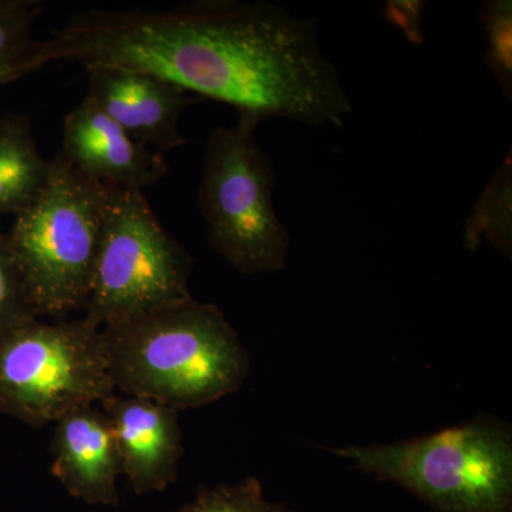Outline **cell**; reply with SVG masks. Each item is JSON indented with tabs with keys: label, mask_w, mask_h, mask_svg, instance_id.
<instances>
[{
	"label": "cell",
	"mask_w": 512,
	"mask_h": 512,
	"mask_svg": "<svg viewBox=\"0 0 512 512\" xmlns=\"http://www.w3.org/2000/svg\"><path fill=\"white\" fill-rule=\"evenodd\" d=\"M107 187L50 160L45 190L15 217L8 237L37 318L83 311L92 292L106 215Z\"/></svg>",
	"instance_id": "277c9868"
},
{
	"label": "cell",
	"mask_w": 512,
	"mask_h": 512,
	"mask_svg": "<svg viewBox=\"0 0 512 512\" xmlns=\"http://www.w3.org/2000/svg\"><path fill=\"white\" fill-rule=\"evenodd\" d=\"M116 393L198 409L244 386L251 357L214 303L188 298L101 329Z\"/></svg>",
	"instance_id": "7a4b0ae2"
},
{
	"label": "cell",
	"mask_w": 512,
	"mask_h": 512,
	"mask_svg": "<svg viewBox=\"0 0 512 512\" xmlns=\"http://www.w3.org/2000/svg\"><path fill=\"white\" fill-rule=\"evenodd\" d=\"M480 22L487 35L485 66L491 70L504 96L512 99V2L490 0L480 12Z\"/></svg>",
	"instance_id": "2e32d148"
},
{
	"label": "cell",
	"mask_w": 512,
	"mask_h": 512,
	"mask_svg": "<svg viewBox=\"0 0 512 512\" xmlns=\"http://www.w3.org/2000/svg\"><path fill=\"white\" fill-rule=\"evenodd\" d=\"M89 73L90 97L114 123L156 153L185 146L181 114L194 104L187 92L163 79L121 67L93 66Z\"/></svg>",
	"instance_id": "9c48e42d"
},
{
	"label": "cell",
	"mask_w": 512,
	"mask_h": 512,
	"mask_svg": "<svg viewBox=\"0 0 512 512\" xmlns=\"http://www.w3.org/2000/svg\"><path fill=\"white\" fill-rule=\"evenodd\" d=\"M100 403L116 437L123 474L134 493L167 490L177 480L184 454L177 410L121 393Z\"/></svg>",
	"instance_id": "30bf717a"
},
{
	"label": "cell",
	"mask_w": 512,
	"mask_h": 512,
	"mask_svg": "<svg viewBox=\"0 0 512 512\" xmlns=\"http://www.w3.org/2000/svg\"><path fill=\"white\" fill-rule=\"evenodd\" d=\"M426 3L424 2H409V0H393L387 2L386 18L392 25L399 28L404 33V36L414 43L419 45L423 42V33H421V16H423Z\"/></svg>",
	"instance_id": "ac0fdd59"
},
{
	"label": "cell",
	"mask_w": 512,
	"mask_h": 512,
	"mask_svg": "<svg viewBox=\"0 0 512 512\" xmlns=\"http://www.w3.org/2000/svg\"><path fill=\"white\" fill-rule=\"evenodd\" d=\"M174 512H293L265 497L261 481L248 477L237 484L201 487L190 503Z\"/></svg>",
	"instance_id": "9a60e30c"
},
{
	"label": "cell",
	"mask_w": 512,
	"mask_h": 512,
	"mask_svg": "<svg viewBox=\"0 0 512 512\" xmlns=\"http://www.w3.org/2000/svg\"><path fill=\"white\" fill-rule=\"evenodd\" d=\"M259 124L238 114L235 126L211 131L198 188L211 248L244 275L281 271L291 248L274 207V165L256 140Z\"/></svg>",
	"instance_id": "5b68a950"
},
{
	"label": "cell",
	"mask_w": 512,
	"mask_h": 512,
	"mask_svg": "<svg viewBox=\"0 0 512 512\" xmlns=\"http://www.w3.org/2000/svg\"><path fill=\"white\" fill-rule=\"evenodd\" d=\"M64 158L104 187L143 192L167 177L163 154L138 143L89 96L63 121Z\"/></svg>",
	"instance_id": "ba28073f"
},
{
	"label": "cell",
	"mask_w": 512,
	"mask_h": 512,
	"mask_svg": "<svg viewBox=\"0 0 512 512\" xmlns=\"http://www.w3.org/2000/svg\"><path fill=\"white\" fill-rule=\"evenodd\" d=\"M55 424L52 476L83 503L119 505L117 480L123 468L106 414L90 404L64 414Z\"/></svg>",
	"instance_id": "8fae6325"
},
{
	"label": "cell",
	"mask_w": 512,
	"mask_h": 512,
	"mask_svg": "<svg viewBox=\"0 0 512 512\" xmlns=\"http://www.w3.org/2000/svg\"><path fill=\"white\" fill-rule=\"evenodd\" d=\"M36 319L8 237L0 232V336Z\"/></svg>",
	"instance_id": "e0dca14e"
},
{
	"label": "cell",
	"mask_w": 512,
	"mask_h": 512,
	"mask_svg": "<svg viewBox=\"0 0 512 512\" xmlns=\"http://www.w3.org/2000/svg\"><path fill=\"white\" fill-rule=\"evenodd\" d=\"M194 258L160 224L143 192L107 187L92 292L83 318L104 329L191 298Z\"/></svg>",
	"instance_id": "8992f818"
},
{
	"label": "cell",
	"mask_w": 512,
	"mask_h": 512,
	"mask_svg": "<svg viewBox=\"0 0 512 512\" xmlns=\"http://www.w3.org/2000/svg\"><path fill=\"white\" fill-rule=\"evenodd\" d=\"M50 161L40 154L26 116L0 119V217L19 215L45 190Z\"/></svg>",
	"instance_id": "7c38bea8"
},
{
	"label": "cell",
	"mask_w": 512,
	"mask_h": 512,
	"mask_svg": "<svg viewBox=\"0 0 512 512\" xmlns=\"http://www.w3.org/2000/svg\"><path fill=\"white\" fill-rule=\"evenodd\" d=\"M116 393L101 329L39 319L0 336V413L42 429Z\"/></svg>",
	"instance_id": "52a82bcc"
},
{
	"label": "cell",
	"mask_w": 512,
	"mask_h": 512,
	"mask_svg": "<svg viewBox=\"0 0 512 512\" xmlns=\"http://www.w3.org/2000/svg\"><path fill=\"white\" fill-rule=\"evenodd\" d=\"M42 13L39 0H0V86L42 69L40 40L33 39Z\"/></svg>",
	"instance_id": "4fadbf2b"
},
{
	"label": "cell",
	"mask_w": 512,
	"mask_h": 512,
	"mask_svg": "<svg viewBox=\"0 0 512 512\" xmlns=\"http://www.w3.org/2000/svg\"><path fill=\"white\" fill-rule=\"evenodd\" d=\"M483 239L508 259L512 255V160L511 150L495 171L480 200L468 215L464 245L477 251Z\"/></svg>",
	"instance_id": "5bb4252c"
},
{
	"label": "cell",
	"mask_w": 512,
	"mask_h": 512,
	"mask_svg": "<svg viewBox=\"0 0 512 512\" xmlns=\"http://www.w3.org/2000/svg\"><path fill=\"white\" fill-rule=\"evenodd\" d=\"M333 453L379 481L399 485L436 512H512V434L495 417Z\"/></svg>",
	"instance_id": "3957f363"
},
{
	"label": "cell",
	"mask_w": 512,
	"mask_h": 512,
	"mask_svg": "<svg viewBox=\"0 0 512 512\" xmlns=\"http://www.w3.org/2000/svg\"><path fill=\"white\" fill-rule=\"evenodd\" d=\"M42 66L121 67L221 101L259 123L340 127L352 101L315 20L271 2L194 0L164 10L90 9L40 40Z\"/></svg>",
	"instance_id": "6da1fadb"
}]
</instances>
